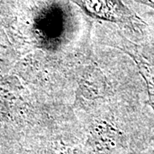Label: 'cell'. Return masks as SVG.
<instances>
[{"mask_svg": "<svg viewBox=\"0 0 154 154\" xmlns=\"http://www.w3.org/2000/svg\"><path fill=\"white\" fill-rule=\"evenodd\" d=\"M92 19L134 28L143 21L122 0H71Z\"/></svg>", "mask_w": 154, "mask_h": 154, "instance_id": "6da1fadb", "label": "cell"}, {"mask_svg": "<svg viewBox=\"0 0 154 154\" xmlns=\"http://www.w3.org/2000/svg\"><path fill=\"white\" fill-rule=\"evenodd\" d=\"M134 1H136L138 3H140V4L148 6V7H150V8H152V9H153L154 10L153 0H134Z\"/></svg>", "mask_w": 154, "mask_h": 154, "instance_id": "7a4b0ae2", "label": "cell"}]
</instances>
